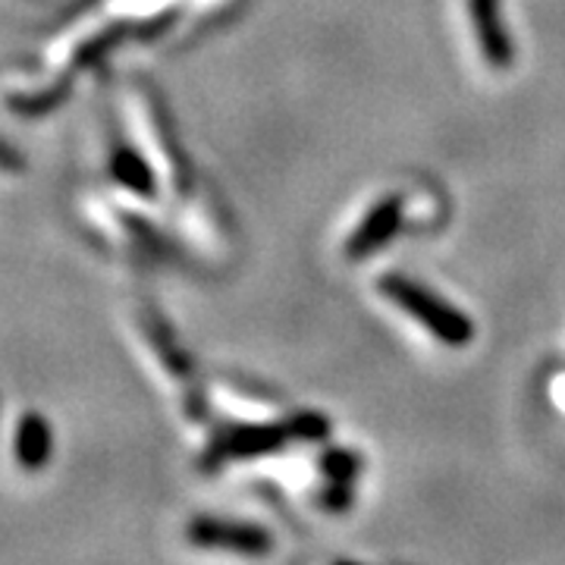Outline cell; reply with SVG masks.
<instances>
[{"label":"cell","instance_id":"cell-2","mask_svg":"<svg viewBox=\"0 0 565 565\" xmlns=\"http://www.w3.org/2000/svg\"><path fill=\"white\" fill-rule=\"evenodd\" d=\"M185 537L195 546H214V550H230L243 556H264L270 553L274 537L258 525L248 522H223V519H195L185 527Z\"/></svg>","mask_w":565,"mask_h":565},{"label":"cell","instance_id":"cell-8","mask_svg":"<svg viewBox=\"0 0 565 565\" xmlns=\"http://www.w3.org/2000/svg\"><path fill=\"white\" fill-rule=\"evenodd\" d=\"M66 98V79L54 82V85H39V88H7V104L17 107L25 117H39V114H47L51 107Z\"/></svg>","mask_w":565,"mask_h":565},{"label":"cell","instance_id":"cell-3","mask_svg":"<svg viewBox=\"0 0 565 565\" xmlns=\"http://www.w3.org/2000/svg\"><path fill=\"white\" fill-rule=\"evenodd\" d=\"M403 195H386V199H381V202L364 214L362 223L352 230V236H349V243H345V258L362 262V258H371L374 252H381V248L393 243V236L403 230Z\"/></svg>","mask_w":565,"mask_h":565},{"label":"cell","instance_id":"cell-5","mask_svg":"<svg viewBox=\"0 0 565 565\" xmlns=\"http://www.w3.org/2000/svg\"><path fill=\"white\" fill-rule=\"evenodd\" d=\"M296 434V424H255V427H233L223 434L217 446H211V456H262L280 449Z\"/></svg>","mask_w":565,"mask_h":565},{"label":"cell","instance_id":"cell-7","mask_svg":"<svg viewBox=\"0 0 565 565\" xmlns=\"http://www.w3.org/2000/svg\"><path fill=\"white\" fill-rule=\"evenodd\" d=\"M110 177L120 182L126 192L139 195V199H154L158 195V177L148 167V161L141 158L136 148L117 141L110 148Z\"/></svg>","mask_w":565,"mask_h":565},{"label":"cell","instance_id":"cell-4","mask_svg":"<svg viewBox=\"0 0 565 565\" xmlns=\"http://www.w3.org/2000/svg\"><path fill=\"white\" fill-rule=\"evenodd\" d=\"M468 10H471V25H475L478 47H481V57L487 61V66L509 70L515 61V47H512L509 32H505L500 0H468Z\"/></svg>","mask_w":565,"mask_h":565},{"label":"cell","instance_id":"cell-10","mask_svg":"<svg viewBox=\"0 0 565 565\" xmlns=\"http://www.w3.org/2000/svg\"><path fill=\"white\" fill-rule=\"evenodd\" d=\"M0 170H7V173L22 170L20 151H13V148H10V145H3V141H0Z\"/></svg>","mask_w":565,"mask_h":565},{"label":"cell","instance_id":"cell-1","mask_svg":"<svg viewBox=\"0 0 565 565\" xmlns=\"http://www.w3.org/2000/svg\"><path fill=\"white\" fill-rule=\"evenodd\" d=\"M377 289L384 292L390 302L399 305L412 321L422 323L427 333H434L449 349H465L475 340L471 318L462 315L456 305L440 299L437 292H430L424 282L403 277V274H386V277L377 280Z\"/></svg>","mask_w":565,"mask_h":565},{"label":"cell","instance_id":"cell-9","mask_svg":"<svg viewBox=\"0 0 565 565\" xmlns=\"http://www.w3.org/2000/svg\"><path fill=\"white\" fill-rule=\"evenodd\" d=\"M359 456H352L349 449H330L321 456V471L323 478L330 481H343V484H352V478L359 475Z\"/></svg>","mask_w":565,"mask_h":565},{"label":"cell","instance_id":"cell-6","mask_svg":"<svg viewBox=\"0 0 565 565\" xmlns=\"http://www.w3.org/2000/svg\"><path fill=\"white\" fill-rule=\"evenodd\" d=\"M54 452V430L44 415L39 412H25L13 430V456L17 465L25 471H41L44 465L51 462Z\"/></svg>","mask_w":565,"mask_h":565}]
</instances>
